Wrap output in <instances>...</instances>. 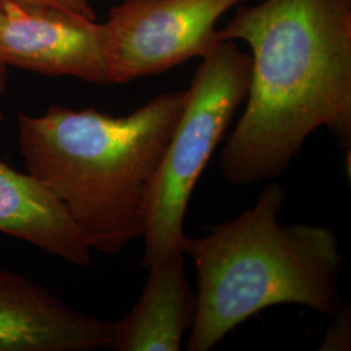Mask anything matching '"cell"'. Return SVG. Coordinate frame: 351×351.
<instances>
[{"label": "cell", "mask_w": 351, "mask_h": 351, "mask_svg": "<svg viewBox=\"0 0 351 351\" xmlns=\"http://www.w3.org/2000/svg\"><path fill=\"white\" fill-rule=\"evenodd\" d=\"M0 64L111 85L104 23L50 5L0 3Z\"/></svg>", "instance_id": "cell-6"}, {"label": "cell", "mask_w": 351, "mask_h": 351, "mask_svg": "<svg viewBox=\"0 0 351 351\" xmlns=\"http://www.w3.org/2000/svg\"><path fill=\"white\" fill-rule=\"evenodd\" d=\"M7 80H8V68L0 64V94H3L7 88Z\"/></svg>", "instance_id": "cell-12"}, {"label": "cell", "mask_w": 351, "mask_h": 351, "mask_svg": "<svg viewBox=\"0 0 351 351\" xmlns=\"http://www.w3.org/2000/svg\"><path fill=\"white\" fill-rule=\"evenodd\" d=\"M217 39L251 49L246 107L219 162L229 184L276 180L320 126L350 152L351 0H256Z\"/></svg>", "instance_id": "cell-1"}, {"label": "cell", "mask_w": 351, "mask_h": 351, "mask_svg": "<svg viewBox=\"0 0 351 351\" xmlns=\"http://www.w3.org/2000/svg\"><path fill=\"white\" fill-rule=\"evenodd\" d=\"M320 350H351V313L349 304L342 306V308H337L335 313V319L326 330Z\"/></svg>", "instance_id": "cell-10"}, {"label": "cell", "mask_w": 351, "mask_h": 351, "mask_svg": "<svg viewBox=\"0 0 351 351\" xmlns=\"http://www.w3.org/2000/svg\"><path fill=\"white\" fill-rule=\"evenodd\" d=\"M243 1L121 0L104 23L111 85L203 58L220 42L217 21Z\"/></svg>", "instance_id": "cell-5"}, {"label": "cell", "mask_w": 351, "mask_h": 351, "mask_svg": "<svg viewBox=\"0 0 351 351\" xmlns=\"http://www.w3.org/2000/svg\"><path fill=\"white\" fill-rule=\"evenodd\" d=\"M1 1H13L21 4H36V5H50L62 8L69 12L84 14L91 19H97L95 12L90 4V0H0Z\"/></svg>", "instance_id": "cell-11"}, {"label": "cell", "mask_w": 351, "mask_h": 351, "mask_svg": "<svg viewBox=\"0 0 351 351\" xmlns=\"http://www.w3.org/2000/svg\"><path fill=\"white\" fill-rule=\"evenodd\" d=\"M0 233L77 267L84 268L91 262L93 249L63 204L34 176L17 172L1 159Z\"/></svg>", "instance_id": "cell-9"}, {"label": "cell", "mask_w": 351, "mask_h": 351, "mask_svg": "<svg viewBox=\"0 0 351 351\" xmlns=\"http://www.w3.org/2000/svg\"><path fill=\"white\" fill-rule=\"evenodd\" d=\"M284 203L285 189L272 180L237 219L184 241L182 251L198 276V308L186 350H211L236 326L272 306L337 311L343 262L339 239L326 226H281Z\"/></svg>", "instance_id": "cell-3"}, {"label": "cell", "mask_w": 351, "mask_h": 351, "mask_svg": "<svg viewBox=\"0 0 351 351\" xmlns=\"http://www.w3.org/2000/svg\"><path fill=\"white\" fill-rule=\"evenodd\" d=\"M201 59L154 189L141 263L146 269L182 251L193 190L249 93L251 56L236 40L217 42Z\"/></svg>", "instance_id": "cell-4"}, {"label": "cell", "mask_w": 351, "mask_h": 351, "mask_svg": "<svg viewBox=\"0 0 351 351\" xmlns=\"http://www.w3.org/2000/svg\"><path fill=\"white\" fill-rule=\"evenodd\" d=\"M137 304L114 323L111 349L177 351L195 320L198 298L186 280L184 251H176L149 269Z\"/></svg>", "instance_id": "cell-8"}, {"label": "cell", "mask_w": 351, "mask_h": 351, "mask_svg": "<svg viewBox=\"0 0 351 351\" xmlns=\"http://www.w3.org/2000/svg\"><path fill=\"white\" fill-rule=\"evenodd\" d=\"M188 90L164 93L134 112L51 106L19 113L27 173L65 207L93 250L119 254L143 237L164 155Z\"/></svg>", "instance_id": "cell-2"}, {"label": "cell", "mask_w": 351, "mask_h": 351, "mask_svg": "<svg viewBox=\"0 0 351 351\" xmlns=\"http://www.w3.org/2000/svg\"><path fill=\"white\" fill-rule=\"evenodd\" d=\"M114 323L72 310L47 289L0 268V351L111 348Z\"/></svg>", "instance_id": "cell-7"}]
</instances>
